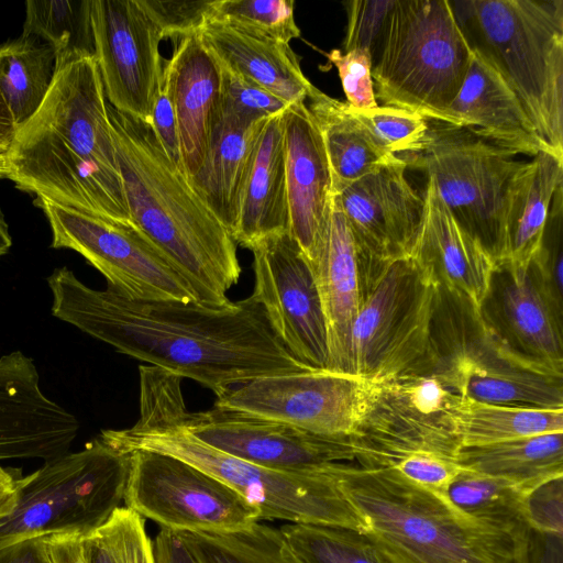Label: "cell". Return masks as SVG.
<instances>
[{
	"label": "cell",
	"mask_w": 563,
	"mask_h": 563,
	"mask_svg": "<svg viewBox=\"0 0 563 563\" xmlns=\"http://www.w3.org/2000/svg\"><path fill=\"white\" fill-rule=\"evenodd\" d=\"M52 314L115 351L190 378L217 397L262 376L313 367L295 358L249 296L214 308L198 301H148L111 287L93 289L66 266L46 278Z\"/></svg>",
	"instance_id": "6da1fadb"
},
{
	"label": "cell",
	"mask_w": 563,
	"mask_h": 563,
	"mask_svg": "<svg viewBox=\"0 0 563 563\" xmlns=\"http://www.w3.org/2000/svg\"><path fill=\"white\" fill-rule=\"evenodd\" d=\"M106 99L95 57L57 68L40 109L15 132L8 178L35 198L131 221Z\"/></svg>",
	"instance_id": "7a4b0ae2"
},
{
	"label": "cell",
	"mask_w": 563,
	"mask_h": 563,
	"mask_svg": "<svg viewBox=\"0 0 563 563\" xmlns=\"http://www.w3.org/2000/svg\"><path fill=\"white\" fill-rule=\"evenodd\" d=\"M180 383L179 376L165 369L140 366L137 421L126 429L103 430L99 437L124 452L148 450L190 463L253 504L261 519L367 532L365 518L346 498L333 476L335 464L310 471H278L208 445L185 426L187 408Z\"/></svg>",
	"instance_id": "3957f363"
},
{
	"label": "cell",
	"mask_w": 563,
	"mask_h": 563,
	"mask_svg": "<svg viewBox=\"0 0 563 563\" xmlns=\"http://www.w3.org/2000/svg\"><path fill=\"white\" fill-rule=\"evenodd\" d=\"M131 221L168 257L200 303L230 305L241 275L230 231L167 155L151 123L108 103Z\"/></svg>",
	"instance_id": "277c9868"
},
{
	"label": "cell",
	"mask_w": 563,
	"mask_h": 563,
	"mask_svg": "<svg viewBox=\"0 0 563 563\" xmlns=\"http://www.w3.org/2000/svg\"><path fill=\"white\" fill-rule=\"evenodd\" d=\"M333 476L389 563H512L530 530L475 522L390 468L338 463Z\"/></svg>",
	"instance_id": "5b68a950"
},
{
	"label": "cell",
	"mask_w": 563,
	"mask_h": 563,
	"mask_svg": "<svg viewBox=\"0 0 563 563\" xmlns=\"http://www.w3.org/2000/svg\"><path fill=\"white\" fill-rule=\"evenodd\" d=\"M449 2L472 53L509 86L563 158V0Z\"/></svg>",
	"instance_id": "8992f818"
},
{
	"label": "cell",
	"mask_w": 563,
	"mask_h": 563,
	"mask_svg": "<svg viewBox=\"0 0 563 563\" xmlns=\"http://www.w3.org/2000/svg\"><path fill=\"white\" fill-rule=\"evenodd\" d=\"M356 257L360 302L346 373L374 384L431 373L437 283L412 256L391 261Z\"/></svg>",
	"instance_id": "52a82bcc"
},
{
	"label": "cell",
	"mask_w": 563,
	"mask_h": 563,
	"mask_svg": "<svg viewBox=\"0 0 563 563\" xmlns=\"http://www.w3.org/2000/svg\"><path fill=\"white\" fill-rule=\"evenodd\" d=\"M472 57L449 0H395L372 60L375 98L440 122Z\"/></svg>",
	"instance_id": "ba28073f"
},
{
	"label": "cell",
	"mask_w": 563,
	"mask_h": 563,
	"mask_svg": "<svg viewBox=\"0 0 563 563\" xmlns=\"http://www.w3.org/2000/svg\"><path fill=\"white\" fill-rule=\"evenodd\" d=\"M431 374L454 394L484 404L563 409V375L509 351L463 297L437 285L430 329Z\"/></svg>",
	"instance_id": "9c48e42d"
},
{
	"label": "cell",
	"mask_w": 563,
	"mask_h": 563,
	"mask_svg": "<svg viewBox=\"0 0 563 563\" xmlns=\"http://www.w3.org/2000/svg\"><path fill=\"white\" fill-rule=\"evenodd\" d=\"M131 454L99 435L78 452L45 461L16 479V504L0 518V548L51 534L84 538L102 527L124 501Z\"/></svg>",
	"instance_id": "30bf717a"
},
{
	"label": "cell",
	"mask_w": 563,
	"mask_h": 563,
	"mask_svg": "<svg viewBox=\"0 0 563 563\" xmlns=\"http://www.w3.org/2000/svg\"><path fill=\"white\" fill-rule=\"evenodd\" d=\"M397 156L433 181L453 218L495 265L506 261L508 201L526 161L463 128L437 121L429 123L418 152Z\"/></svg>",
	"instance_id": "8fae6325"
},
{
	"label": "cell",
	"mask_w": 563,
	"mask_h": 563,
	"mask_svg": "<svg viewBox=\"0 0 563 563\" xmlns=\"http://www.w3.org/2000/svg\"><path fill=\"white\" fill-rule=\"evenodd\" d=\"M34 205L49 223L51 246L79 253L122 296L148 301H198L175 265L132 221L81 212L45 198H35Z\"/></svg>",
	"instance_id": "7c38bea8"
},
{
	"label": "cell",
	"mask_w": 563,
	"mask_h": 563,
	"mask_svg": "<svg viewBox=\"0 0 563 563\" xmlns=\"http://www.w3.org/2000/svg\"><path fill=\"white\" fill-rule=\"evenodd\" d=\"M456 394L432 374L376 384L369 406L350 438L355 462L394 468L423 455L455 459L461 443L450 418Z\"/></svg>",
	"instance_id": "4fadbf2b"
},
{
	"label": "cell",
	"mask_w": 563,
	"mask_h": 563,
	"mask_svg": "<svg viewBox=\"0 0 563 563\" xmlns=\"http://www.w3.org/2000/svg\"><path fill=\"white\" fill-rule=\"evenodd\" d=\"M131 454L124 506L176 532L228 533L261 520L232 487L180 459L148 450Z\"/></svg>",
	"instance_id": "5bb4252c"
},
{
	"label": "cell",
	"mask_w": 563,
	"mask_h": 563,
	"mask_svg": "<svg viewBox=\"0 0 563 563\" xmlns=\"http://www.w3.org/2000/svg\"><path fill=\"white\" fill-rule=\"evenodd\" d=\"M376 384L358 376L312 368L257 377L217 397L214 407L286 423L329 438H351Z\"/></svg>",
	"instance_id": "9a60e30c"
},
{
	"label": "cell",
	"mask_w": 563,
	"mask_h": 563,
	"mask_svg": "<svg viewBox=\"0 0 563 563\" xmlns=\"http://www.w3.org/2000/svg\"><path fill=\"white\" fill-rule=\"evenodd\" d=\"M254 289L267 322L284 347L299 362L327 368L328 336L311 267L290 231L253 243Z\"/></svg>",
	"instance_id": "2e32d148"
},
{
	"label": "cell",
	"mask_w": 563,
	"mask_h": 563,
	"mask_svg": "<svg viewBox=\"0 0 563 563\" xmlns=\"http://www.w3.org/2000/svg\"><path fill=\"white\" fill-rule=\"evenodd\" d=\"M90 19L109 104L150 121L163 78L158 27L140 0H90Z\"/></svg>",
	"instance_id": "e0dca14e"
},
{
	"label": "cell",
	"mask_w": 563,
	"mask_h": 563,
	"mask_svg": "<svg viewBox=\"0 0 563 563\" xmlns=\"http://www.w3.org/2000/svg\"><path fill=\"white\" fill-rule=\"evenodd\" d=\"M200 441L246 462L278 471H310L355 462L350 438L322 437L296 427L214 407L184 415Z\"/></svg>",
	"instance_id": "ac0fdd59"
},
{
	"label": "cell",
	"mask_w": 563,
	"mask_h": 563,
	"mask_svg": "<svg viewBox=\"0 0 563 563\" xmlns=\"http://www.w3.org/2000/svg\"><path fill=\"white\" fill-rule=\"evenodd\" d=\"M477 311L514 354L563 375V307L548 291L532 262L495 265Z\"/></svg>",
	"instance_id": "d6986e66"
},
{
	"label": "cell",
	"mask_w": 563,
	"mask_h": 563,
	"mask_svg": "<svg viewBox=\"0 0 563 563\" xmlns=\"http://www.w3.org/2000/svg\"><path fill=\"white\" fill-rule=\"evenodd\" d=\"M406 169L399 157L333 190L358 255L378 261L410 256L424 200L407 180Z\"/></svg>",
	"instance_id": "ffe728a7"
},
{
	"label": "cell",
	"mask_w": 563,
	"mask_h": 563,
	"mask_svg": "<svg viewBox=\"0 0 563 563\" xmlns=\"http://www.w3.org/2000/svg\"><path fill=\"white\" fill-rule=\"evenodd\" d=\"M284 120L289 231L310 264L330 214L332 173L320 131L306 102L289 106Z\"/></svg>",
	"instance_id": "44dd1931"
},
{
	"label": "cell",
	"mask_w": 563,
	"mask_h": 563,
	"mask_svg": "<svg viewBox=\"0 0 563 563\" xmlns=\"http://www.w3.org/2000/svg\"><path fill=\"white\" fill-rule=\"evenodd\" d=\"M163 82L175 110L183 170L191 179L221 119V67L198 33L180 40L163 68Z\"/></svg>",
	"instance_id": "7402d4cb"
},
{
	"label": "cell",
	"mask_w": 563,
	"mask_h": 563,
	"mask_svg": "<svg viewBox=\"0 0 563 563\" xmlns=\"http://www.w3.org/2000/svg\"><path fill=\"white\" fill-rule=\"evenodd\" d=\"M440 122L463 128L515 155L533 157L542 151L555 154L516 93L475 54L460 91Z\"/></svg>",
	"instance_id": "603a6c76"
},
{
	"label": "cell",
	"mask_w": 563,
	"mask_h": 563,
	"mask_svg": "<svg viewBox=\"0 0 563 563\" xmlns=\"http://www.w3.org/2000/svg\"><path fill=\"white\" fill-rule=\"evenodd\" d=\"M424 213L410 256L430 273L438 286L454 292L477 309L495 263L479 242L468 234L427 179Z\"/></svg>",
	"instance_id": "cb8c5ba5"
},
{
	"label": "cell",
	"mask_w": 563,
	"mask_h": 563,
	"mask_svg": "<svg viewBox=\"0 0 563 563\" xmlns=\"http://www.w3.org/2000/svg\"><path fill=\"white\" fill-rule=\"evenodd\" d=\"M309 265L325 319L327 369L346 373L351 328L360 302V278L354 239L334 194L322 240Z\"/></svg>",
	"instance_id": "d4e9b609"
},
{
	"label": "cell",
	"mask_w": 563,
	"mask_h": 563,
	"mask_svg": "<svg viewBox=\"0 0 563 563\" xmlns=\"http://www.w3.org/2000/svg\"><path fill=\"white\" fill-rule=\"evenodd\" d=\"M284 112L263 124L244 183L233 239L246 249L290 230Z\"/></svg>",
	"instance_id": "484cf974"
},
{
	"label": "cell",
	"mask_w": 563,
	"mask_h": 563,
	"mask_svg": "<svg viewBox=\"0 0 563 563\" xmlns=\"http://www.w3.org/2000/svg\"><path fill=\"white\" fill-rule=\"evenodd\" d=\"M218 63L289 104L306 102L313 85L289 44L209 21L198 33Z\"/></svg>",
	"instance_id": "4316f807"
},
{
	"label": "cell",
	"mask_w": 563,
	"mask_h": 563,
	"mask_svg": "<svg viewBox=\"0 0 563 563\" xmlns=\"http://www.w3.org/2000/svg\"><path fill=\"white\" fill-rule=\"evenodd\" d=\"M266 120L242 123L221 115L205 163L189 179L195 191L232 236L254 147Z\"/></svg>",
	"instance_id": "83f0119b"
},
{
	"label": "cell",
	"mask_w": 563,
	"mask_h": 563,
	"mask_svg": "<svg viewBox=\"0 0 563 563\" xmlns=\"http://www.w3.org/2000/svg\"><path fill=\"white\" fill-rule=\"evenodd\" d=\"M561 185L562 157L542 151L526 163L509 196L505 262L515 266H527L536 257L553 196Z\"/></svg>",
	"instance_id": "f1b7e54d"
},
{
	"label": "cell",
	"mask_w": 563,
	"mask_h": 563,
	"mask_svg": "<svg viewBox=\"0 0 563 563\" xmlns=\"http://www.w3.org/2000/svg\"><path fill=\"white\" fill-rule=\"evenodd\" d=\"M307 100V108L324 144L332 173L333 190L399 159L375 142L368 131L352 115L346 102L325 95L314 86Z\"/></svg>",
	"instance_id": "f546056e"
},
{
	"label": "cell",
	"mask_w": 563,
	"mask_h": 563,
	"mask_svg": "<svg viewBox=\"0 0 563 563\" xmlns=\"http://www.w3.org/2000/svg\"><path fill=\"white\" fill-rule=\"evenodd\" d=\"M456 461L462 468L505 479L528 493L563 476V432L461 446Z\"/></svg>",
	"instance_id": "4dcf8cb0"
},
{
	"label": "cell",
	"mask_w": 563,
	"mask_h": 563,
	"mask_svg": "<svg viewBox=\"0 0 563 563\" xmlns=\"http://www.w3.org/2000/svg\"><path fill=\"white\" fill-rule=\"evenodd\" d=\"M450 418L461 446L563 432V409L497 406L459 395L451 402Z\"/></svg>",
	"instance_id": "1f68e13d"
},
{
	"label": "cell",
	"mask_w": 563,
	"mask_h": 563,
	"mask_svg": "<svg viewBox=\"0 0 563 563\" xmlns=\"http://www.w3.org/2000/svg\"><path fill=\"white\" fill-rule=\"evenodd\" d=\"M0 48V90L18 130L48 93L56 74V56L48 44L32 35L21 34Z\"/></svg>",
	"instance_id": "d6a6232c"
},
{
	"label": "cell",
	"mask_w": 563,
	"mask_h": 563,
	"mask_svg": "<svg viewBox=\"0 0 563 563\" xmlns=\"http://www.w3.org/2000/svg\"><path fill=\"white\" fill-rule=\"evenodd\" d=\"M22 35L48 44L55 52L56 69L81 57H95L90 0H27Z\"/></svg>",
	"instance_id": "836d02e7"
},
{
	"label": "cell",
	"mask_w": 563,
	"mask_h": 563,
	"mask_svg": "<svg viewBox=\"0 0 563 563\" xmlns=\"http://www.w3.org/2000/svg\"><path fill=\"white\" fill-rule=\"evenodd\" d=\"M525 494L505 479L462 468L449 487L448 499L465 518L523 533L530 530L522 518Z\"/></svg>",
	"instance_id": "e575fe53"
},
{
	"label": "cell",
	"mask_w": 563,
	"mask_h": 563,
	"mask_svg": "<svg viewBox=\"0 0 563 563\" xmlns=\"http://www.w3.org/2000/svg\"><path fill=\"white\" fill-rule=\"evenodd\" d=\"M198 563H302L280 529L255 522L228 532H178Z\"/></svg>",
	"instance_id": "d590c367"
},
{
	"label": "cell",
	"mask_w": 563,
	"mask_h": 563,
	"mask_svg": "<svg viewBox=\"0 0 563 563\" xmlns=\"http://www.w3.org/2000/svg\"><path fill=\"white\" fill-rule=\"evenodd\" d=\"M280 531L302 563H389L365 533L349 528L286 523Z\"/></svg>",
	"instance_id": "8d00e7d4"
},
{
	"label": "cell",
	"mask_w": 563,
	"mask_h": 563,
	"mask_svg": "<svg viewBox=\"0 0 563 563\" xmlns=\"http://www.w3.org/2000/svg\"><path fill=\"white\" fill-rule=\"evenodd\" d=\"M294 5L292 0H213L209 21L289 44L300 36Z\"/></svg>",
	"instance_id": "74e56055"
},
{
	"label": "cell",
	"mask_w": 563,
	"mask_h": 563,
	"mask_svg": "<svg viewBox=\"0 0 563 563\" xmlns=\"http://www.w3.org/2000/svg\"><path fill=\"white\" fill-rule=\"evenodd\" d=\"M349 109L375 142L391 155L418 152L429 130L427 119L404 109L387 106L368 110H356L349 106Z\"/></svg>",
	"instance_id": "f35d334b"
},
{
	"label": "cell",
	"mask_w": 563,
	"mask_h": 563,
	"mask_svg": "<svg viewBox=\"0 0 563 563\" xmlns=\"http://www.w3.org/2000/svg\"><path fill=\"white\" fill-rule=\"evenodd\" d=\"M220 65V64H219ZM221 67V115L253 123L283 113L289 106L257 84Z\"/></svg>",
	"instance_id": "ab89813d"
},
{
	"label": "cell",
	"mask_w": 563,
	"mask_h": 563,
	"mask_svg": "<svg viewBox=\"0 0 563 563\" xmlns=\"http://www.w3.org/2000/svg\"><path fill=\"white\" fill-rule=\"evenodd\" d=\"M531 262L548 291L563 307V185L553 196L541 245Z\"/></svg>",
	"instance_id": "60d3db41"
},
{
	"label": "cell",
	"mask_w": 563,
	"mask_h": 563,
	"mask_svg": "<svg viewBox=\"0 0 563 563\" xmlns=\"http://www.w3.org/2000/svg\"><path fill=\"white\" fill-rule=\"evenodd\" d=\"M395 0H351L343 4L347 14V27L343 52L363 49L373 60L385 31L388 14Z\"/></svg>",
	"instance_id": "b9f144b4"
},
{
	"label": "cell",
	"mask_w": 563,
	"mask_h": 563,
	"mask_svg": "<svg viewBox=\"0 0 563 563\" xmlns=\"http://www.w3.org/2000/svg\"><path fill=\"white\" fill-rule=\"evenodd\" d=\"M213 0L158 1L140 0L164 38L197 34L209 21Z\"/></svg>",
	"instance_id": "7bdbcfd3"
},
{
	"label": "cell",
	"mask_w": 563,
	"mask_h": 563,
	"mask_svg": "<svg viewBox=\"0 0 563 563\" xmlns=\"http://www.w3.org/2000/svg\"><path fill=\"white\" fill-rule=\"evenodd\" d=\"M327 57L338 69L346 103L351 108L368 110L378 106L372 77V58L367 52L332 49L327 53Z\"/></svg>",
	"instance_id": "ee69618b"
},
{
	"label": "cell",
	"mask_w": 563,
	"mask_h": 563,
	"mask_svg": "<svg viewBox=\"0 0 563 563\" xmlns=\"http://www.w3.org/2000/svg\"><path fill=\"white\" fill-rule=\"evenodd\" d=\"M102 527L121 563H154L152 541L137 512L120 507Z\"/></svg>",
	"instance_id": "f6af8a7d"
},
{
	"label": "cell",
	"mask_w": 563,
	"mask_h": 563,
	"mask_svg": "<svg viewBox=\"0 0 563 563\" xmlns=\"http://www.w3.org/2000/svg\"><path fill=\"white\" fill-rule=\"evenodd\" d=\"M522 518L536 533L563 537V476L549 479L525 494Z\"/></svg>",
	"instance_id": "bcb514c9"
},
{
	"label": "cell",
	"mask_w": 563,
	"mask_h": 563,
	"mask_svg": "<svg viewBox=\"0 0 563 563\" xmlns=\"http://www.w3.org/2000/svg\"><path fill=\"white\" fill-rule=\"evenodd\" d=\"M148 122L167 155L183 169L177 120L170 96L163 82V78Z\"/></svg>",
	"instance_id": "7dc6e473"
},
{
	"label": "cell",
	"mask_w": 563,
	"mask_h": 563,
	"mask_svg": "<svg viewBox=\"0 0 563 563\" xmlns=\"http://www.w3.org/2000/svg\"><path fill=\"white\" fill-rule=\"evenodd\" d=\"M47 538L31 537L0 548V563H53Z\"/></svg>",
	"instance_id": "c3c4849f"
},
{
	"label": "cell",
	"mask_w": 563,
	"mask_h": 563,
	"mask_svg": "<svg viewBox=\"0 0 563 563\" xmlns=\"http://www.w3.org/2000/svg\"><path fill=\"white\" fill-rule=\"evenodd\" d=\"M154 563H198L178 532L161 529L152 542Z\"/></svg>",
	"instance_id": "681fc988"
},
{
	"label": "cell",
	"mask_w": 563,
	"mask_h": 563,
	"mask_svg": "<svg viewBox=\"0 0 563 563\" xmlns=\"http://www.w3.org/2000/svg\"><path fill=\"white\" fill-rule=\"evenodd\" d=\"M80 541L84 563H121L103 527Z\"/></svg>",
	"instance_id": "f907efd6"
},
{
	"label": "cell",
	"mask_w": 563,
	"mask_h": 563,
	"mask_svg": "<svg viewBox=\"0 0 563 563\" xmlns=\"http://www.w3.org/2000/svg\"><path fill=\"white\" fill-rule=\"evenodd\" d=\"M81 538L70 534H51L47 544L53 563H84Z\"/></svg>",
	"instance_id": "816d5d0a"
},
{
	"label": "cell",
	"mask_w": 563,
	"mask_h": 563,
	"mask_svg": "<svg viewBox=\"0 0 563 563\" xmlns=\"http://www.w3.org/2000/svg\"><path fill=\"white\" fill-rule=\"evenodd\" d=\"M529 559L530 563H563V537L539 534L532 540L530 536Z\"/></svg>",
	"instance_id": "f5cc1de1"
},
{
	"label": "cell",
	"mask_w": 563,
	"mask_h": 563,
	"mask_svg": "<svg viewBox=\"0 0 563 563\" xmlns=\"http://www.w3.org/2000/svg\"><path fill=\"white\" fill-rule=\"evenodd\" d=\"M20 470L0 466V518L9 515L16 504V479Z\"/></svg>",
	"instance_id": "db71d44e"
},
{
	"label": "cell",
	"mask_w": 563,
	"mask_h": 563,
	"mask_svg": "<svg viewBox=\"0 0 563 563\" xmlns=\"http://www.w3.org/2000/svg\"><path fill=\"white\" fill-rule=\"evenodd\" d=\"M1 55V48H0ZM16 132L11 111L0 90V150L8 151Z\"/></svg>",
	"instance_id": "11a10c76"
},
{
	"label": "cell",
	"mask_w": 563,
	"mask_h": 563,
	"mask_svg": "<svg viewBox=\"0 0 563 563\" xmlns=\"http://www.w3.org/2000/svg\"><path fill=\"white\" fill-rule=\"evenodd\" d=\"M11 246L12 239L9 232V227L0 211V258L10 251Z\"/></svg>",
	"instance_id": "9f6ffc18"
},
{
	"label": "cell",
	"mask_w": 563,
	"mask_h": 563,
	"mask_svg": "<svg viewBox=\"0 0 563 563\" xmlns=\"http://www.w3.org/2000/svg\"><path fill=\"white\" fill-rule=\"evenodd\" d=\"M529 545H530V537L529 539L522 543V545L518 549V552L512 561V563H530L529 559Z\"/></svg>",
	"instance_id": "6f0895ef"
},
{
	"label": "cell",
	"mask_w": 563,
	"mask_h": 563,
	"mask_svg": "<svg viewBox=\"0 0 563 563\" xmlns=\"http://www.w3.org/2000/svg\"><path fill=\"white\" fill-rule=\"evenodd\" d=\"M8 151L0 150V179L8 178Z\"/></svg>",
	"instance_id": "680465c9"
}]
</instances>
